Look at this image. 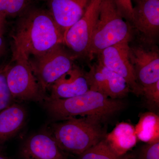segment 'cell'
Here are the masks:
<instances>
[{"mask_svg": "<svg viewBox=\"0 0 159 159\" xmlns=\"http://www.w3.org/2000/svg\"><path fill=\"white\" fill-rule=\"evenodd\" d=\"M80 159H120L112 150L105 139L80 155Z\"/></svg>", "mask_w": 159, "mask_h": 159, "instance_id": "obj_19", "label": "cell"}, {"mask_svg": "<svg viewBox=\"0 0 159 159\" xmlns=\"http://www.w3.org/2000/svg\"><path fill=\"white\" fill-rule=\"evenodd\" d=\"M135 1L131 25L138 31L142 42L153 44L159 32V0Z\"/></svg>", "mask_w": 159, "mask_h": 159, "instance_id": "obj_11", "label": "cell"}, {"mask_svg": "<svg viewBox=\"0 0 159 159\" xmlns=\"http://www.w3.org/2000/svg\"><path fill=\"white\" fill-rule=\"evenodd\" d=\"M64 44L55 46L44 54L29 60L34 76L44 93L63 74L70 70L77 58Z\"/></svg>", "mask_w": 159, "mask_h": 159, "instance_id": "obj_5", "label": "cell"}, {"mask_svg": "<svg viewBox=\"0 0 159 159\" xmlns=\"http://www.w3.org/2000/svg\"><path fill=\"white\" fill-rule=\"evenodd\" d=\"M6 43L3 35H0V61L6 54ZM0 64V67L2 66Z\"/></svg>", "mask_w": 159, "mask_h": 159, "instance_id": "obj_25", "label": "cell"}, {"mask_svg": "<svg viewBox=\"0 0 159 159\" xmlns=\"http://www.w3.org/2000/svg\"><path fill=\"white\" fill-rule=\"evenodd\" d=\"M112 150L118 157L123 156L136 145L137 138L133 125L121 122L104 138Z\"/></svg>", "mask_w": 159, "mask_h": 159, "instance_id": "obj_16", "label": "cell"}, {"mask_svg": "<svg viewBox=\"0 0 159 159\" xmlns=\"http://www.w3.org/2000/svg\"><path fill=\"white\" fill-rule=\"evenodd\" d=\"M48 11L65 36L84 14L91 0H46Z\"/></svg>", "mask_w": 159, "mask_h": 159, "instance_id": "obj_13", "label": "cell"}, {"mask_svg": "<svg viewBox=\"0 0 159 159\" xmlns=\"http://www.w3.org/2000/svg\"><path fill=\"white\" fill-rule=\"evenodd\" d=\"M89 89L104 94L111 99H120L130 92L123 77L106 67L98 60L86 73Z\"/></svg>", "mask_w": 159, "mask_h": 159, "instance_id": "obj_10", "label": "cell"}, {"mask_svg": "<svg viewBox=\"0 0 159 159\" xmlns=\"http://www.w3.org/2000/svg\"><path fill=\"white\" fill-rule=\"evenodd\" d=\"M7 16L0 11V35H3L6 31Z\"/></svg>", "mask_w": 159, "mask_h": 159, "instance_id": "obj_24", "label": "cell"}, {"mask_svg": "<svg viewBox=\"0 0 159 159\" xmlns=\"http://www.w3.org/2000/svg\"><path fill=\"white\" fill-rule=\"evenodd\" d=\"M14 99L6 80L5 66L0 67V112L13 104Z\"/></svg>", "mask_w": 159, "mask_h": 159, "instance_id": "obj_20", "label": "cell"}, {"mask_svg": "<svg viewBox=\"0 0 159 159\" xmlns=\"http://www.w3.org/2000/svg\"><path fill=\"white\" fill-rule=\"evenodd\" d=\"M131 39L122 41L102 50L98 60L106 67L125 80L130 91L137 96L142 95V87L139 84L129 57Z\"/></svg>", "mask_w": 159, "mask_h": 159, "instance_id": "obj_8", "label": "cell"}, {"mask_svg": "<svg viewBox=\"0 0 159 159\" xmlns=\"http://www.w3.org/2000/svg\"><path fill=\"white\" fill-rule=\"evenodd\" d=\"M37 0H0V11L6 16H20L33 7Z\"/></svg>", "mask_w": 159, "mask_h": 159, "instance_id": "obj_18", "label": "cell"}, {"mask_svg": "<svg viewBox=\"0 0 159 159\" xmlns=\"http://www.w3.org/2000/svg\"><path fill=\"white\" fill-rule=\"evenodd\" d=\"M20 154L23 159H65L53 137L44 133L28 138L22 146Z\"/></svg>", "mask_w": 159, "mask_h": 159, "instance_id": "obj_14", "label": "cell"}, {"mask_svg": "<svg viewBox=\"0 0 159 159\" xmlns=\"http://www.w3.org/2000/svg\"><path fill=\"white\" fill-rule=\"evenodd\" d=\"M132 27L125 21L115 0H101L87 55L91 59L106 48L131 39Z\"/></svg>", "mask_w": 159, "mask_h": 159, "instance_id": "obj_4", "label": "cell"}, {"mask_svg": "<svg viewBox=\"0 0 159 159\" xmlns=\"http://www.w3.org/2000/svg\"><path fill=\"white\" fill-rule=\"evenodd\" d=\"M11 37L10 61L38 57L64 41V35L48 10L34 7L19 16Z\"/></svg>", "mask_w": 159, "mask_h": 159, "instance_id": "obj_1", "label": "cell"}, {"mask_svg": "<svg viewBox=\"0 0 159 159\" xmlns=\"http://www.w3.org/2000/svg\"><path fill=\"white\" fill-rule=\"evenodd\" d=\"M5 69L7 84L14 99L39 102L45 99L29 60L19 57L10 61Z\"/></svg>", "mask_w": 159, "mask_h": 159, "instance_id": "obj_6", "label": "cell"}, {"mask_svg": "<svg viewBox=\"0 0 159 159\" xmlns=\"http://www.w3.org/2000/svg\"><path fill=\"white\" fill-rule=\"evenodd\" d=\"M45 106L54 119L97 116L105 119L118 112L124 107L119 99H112L104 94L89 90L77 97L65 99L46 98Z\"/></svg>", "mask_w": 159, "mask_h": 159, "instance_id": "obj_2", "label": "cell"}, {"mask_svg": "<svg viewBox=\"0 0 159 159\" xmlns=\"http://www.w3.org/2000/svg\"><path fill=\"white\" fill-rule=\"evenodd\" d=\"M142 95L145 96L148 102L159 106V80L152 84L142 87Z\"/></svg>", "mask_w": 159, "mask_h": 159, "instance_id": "obj_22", "label": "cell"}, {"mask_svg": "<svg viewBox=\"0 0 159 159\" xmlns=\"http://www.w3.org/2000/svg\"><path fill=\"white\" fill-rule=\"evenodd\" d=\"M135 129L137 138L142 142L148 143L159 140V117L153 113L143 114Z\"/></svg>", "mask_w": 159, "mask_h": 159, "instance_id": "obj_17", "label": "cell"}, {"mask_svg": "<svg viewBox=\"0 0 159 159\" xmlns=\"http://www.w3.org/2000/svg\"><path fill=\"white\" fill-rule=\"evenodd\" d=\"M101 0H91L84 14L66 32L64 44L77 57L87 55Z\"/></svg>", "mask_w": 159, "mask_h": 159, "instance_id": "obj_7", "label": "cell"}, {"mask_svg": "<svg viewBox=\"0 0 159 159\" xmlns=\"http://www.w3.org/2000/svg\"><path fill=\"white\" fill-rule=\"evenodd\" d=\"M51 99H65L77 97L89 90L86 73L74 64L50 87Z\"/></svg>", "mask_w": 159, "mask_h": 159, "instance_id": "obj_12", "label": "cell"}, {"mask_svg": "<svg viewBox=\"0 0 159 159\" xmlns=\"http://www.w3.org/2000/svg\"><path fill=\"white\" fill-rule=\"evenodd\" d=\"M0 159H7L6 158V157H5L4 156H3L1 154H0Z\"/></svg>", "mask_w": 159, "mask_h": 159, "instance_id": "obj_27", "label": "cell"}, {"mask_svg": "<svg viewBox=\"0 0 159 159\" xmlns=\"http://www.w3.org/2000/svg\"><path fill=\"white\" fill-rule=\"evenodd\" d=\"M133 159H159V140L144 145L138 157Z\"/></svg>", "mask_w": 159, "mask_h": 159, "instance_id": "obj_21", "label": "cell"}, {"mask_svg": "<svg viewBox=\"0 0 159 159\" xmlns=\"http://www.w3.org/2000/svg\"><path fill=\"white\" fill-rule=\"evenodd\" d=\"M104 119L97 116L68 118L54 123L51 135L63 151L80 155L104 139Z\"/></svg>", "mask_w": 159, "mask_h": 159, "instance_id": "obj_3", "label": "cell"}, {"mask_svg": "<svg viewBox=\"0 0 159 159\" xmlns=\"http://www.w3.org/2000/svg\"><path fill=\"white\" fill-rule=\"evenodd\" d=\"M27 115L25 107L16 103L0 112V144L14 136L22 128Z\"/></svg>", "mask_w": 159, "mask_h": 159, "instance_id": "obj_15", "label": "cell"}, {"mask_svg": "<svg viewBox=\"0 0 159 159\" xmlns=\"http://www.w3.org/2000/svg\"><path fill=\"white\" fill-rule=\"evenodd\" d=\"M143 43V42H142ZM129 46V57L137 81L141 86L152 84L159 80V51L153 44L145 43Z\"/></svg>", "mask_w": 159, "mask_h": 159, "instance_id": "obj_9", "label": "cell"}, {"mask_svg": "<svg viewBox=\"0 0 159 159\" xmlns=\"http://www.w3.org/2000/svg\"><path fill=\"white\" fill-rule=\"evenodd\" d=\"M120 159H133L132 157L129 156L121 157Z\"/></svg>", "mask_w": 159, "mask_h": 159, "instance_id": "obj_26", "label": "cell"}, {"mask_svg": "<svg viewBox=\"0 0 159 159\" xmlns=\"http://www.w3.org/2000/svg\"><path fill=\"white\" fill-rule=\"evenodd\" d=\"M118 8L124 19L131 22L133 11V5L132 0H115Z\"/></svg>", "mask_w": 159, "mask_h": 159, "instance_id": "obj_23", "label": "cell"}]
</instances>
